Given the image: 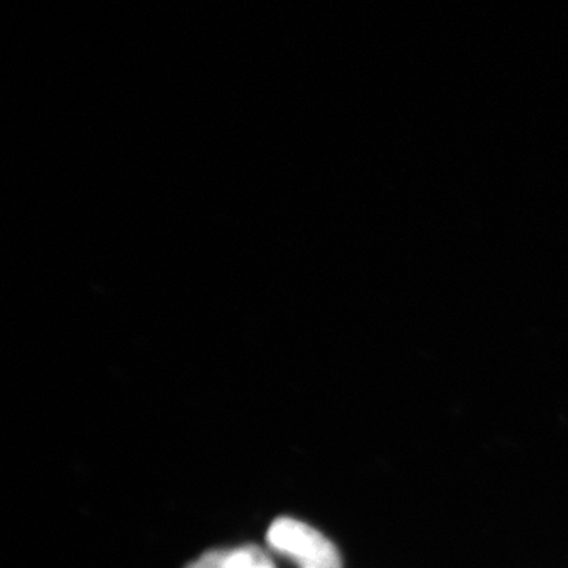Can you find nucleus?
I'll return each instance as SVG.
<instances>
[{"mask_svg": "<svg viewBox=\"0 0 568 568\" xmlns=\"http://www.w3.org/2000/svg\"><path fill=\"white\" fill-rule=\"evenodd\" d=\"M268 547L298 568H342V556L320 530L298 519H275L267 530Z\"/></svg>", "mask_w": 568, "mask_h": 568, "instance_id": "nucleus-1", "label": "nucleus"}, {"mask_svg": "<svg viewBox=\"0 0 568 568\" xmlns=\"http://www.w3.org/2000/svg\"><path fill=\"white\" fill-rule=\"evenodd\" d=\"M226 568H275V566L263 549L246 545V547L230 549Z\"/></svg>", "mask_w": 568, "mask_h": 568, "instance_id": "nucleus-2", "label": "nucleus"}, {"mask_svg": "<svg viewBox=\"0 0 568 568\" xmlns=\"http://www.w3.org/2000/svg\"><path fill=\"white\" fill-rule=\"evenodd\" d=\"M230 549H212L190 562L186 568H226Z\"/></svg>", "mask_w": 568, "mask_h": 568, "instance_id": "nucleus-3", "label": "nucleus"}]
</instances>
